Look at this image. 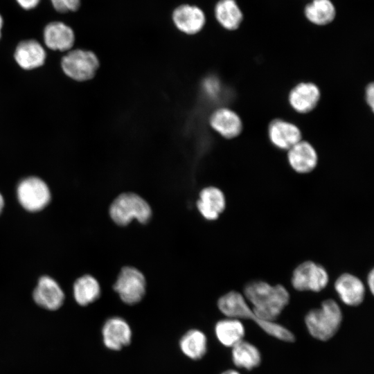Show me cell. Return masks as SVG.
Masks as SVG:
<instances>
[{
  "label": "cell",
  "mask_w": 374,
  "mask_h": 374,
  "mask_svg": "<svg viewBox=\"0 0 374 374\" xmlns=\"http://www.w3.org/2000/svg\"><path fill=\"white\" fill-rule=\"evenodd\" d=\"M244 295L253 305L254 315L265 321L274 322L290 301V294L283 285L263 281L248 284Z\"/></svg>",
  "instance_id": "obj_1"
},
{
  "label": "cell",
  "mask_w": 374,
  "mask_h": 374,
  "mask_svg": "<svg viewBox=\"0 0 374 374\" xmlns=\"http://www.w3.org/2000/svg\"><path fill=\"white\" fill-rule=\"evenodd\" d=\"M217 305L219 310L228 318L251 319L267 333L278 339L285 341H294V335L287 328L273 321H265L257 318L244 298L237 292H229L220 297Z\"/></svg>",
  "instance_id": "obj_2"
},
{
  "label": "cell",
  "mask_w": 374,
  "mask_h": 374,
  "mask_svg": "<svg viewBox=\"0 0 374 374\" xmlns=\"http://www.w3.org/2000/svg\"><path fill=\"white\" fill-rule=\"evenodd\" d=\"M342 314L339 305L332 299L321 303L320 308L310 311L305 317V324L314 338L326 341L337 332L341 322Z\"/></svg>",
  "instance_id": "obj_3"
},
{
  "label": "cell",
  "mask_w": 374,
  "mask_h": 374,
  "mask_svg": "<svg viewBox=\"0 0 374 374\" xmlns=\"http://www.w3.org/2000/svg\"><path fill=\"white\" fill-rule=\"evenodd\" d=\"M109 215L117 224L125 226L136 219L141 223L147 222L151 217L150 205L141 197L133 193H124L112 203Z\"/></svg>",
  "instance_id": "obj_4"
},
{
  "label": "cell",
  "mask_w": 374,
  "mask_h": 374,
  "mask_svg": "<svg viewBox=\"0 0 374 374\" xmlns=\"http://www.w3.org/2000/svg\"><path fill=\"white\" fill-rule=\"evenodd\" d=\"M99 65V60L93 52L79 48L69 51L61 60L64 73L79 82L92 79Z\"/></svg>",
  "instance_id": "obj_5"
},
{
  "label": "cell",
  "mask_w": 374,
  "mask_h": 374,
  "mask_svg": "<svg viewBox=\"0 0 374 374\" xmlns=\"http://www.w3.org/2000/svg\"><path fill=\"white\" fill-rule=\"evenodd\" d=\"M145 278L137 269L125 267L120 271L114 289L120 299L126 304L139 303L145 293Z\"/></svg>",
  "instance_id": "obj_6"
},
{
  "label": "cell",
  "mask_w": 374,
  "mask_h": 374,
  "mask_svg": "<svg viewBox=\"0 0 374 374\" xmlns=\"http://www.w3.org/2000/svg\"><path fill=\"white\" fill-rule=\"evenodd\" d=\"M17 193L19 203L29 211L42 210L51 199L48 186L42 179L36 177H29L21 181Z\"/></svg>",
  "instance_id": "obj_7"
},
{
  "label": "cell",
  "mask_w": 374,
  "mask_h": 374,
  "mask_svg": "<svg viewBox=\"0 0 374 374\" xmlns=\"http://www.w3.org/2000/svg\"><path fill=\"white\" fill-rule=\"evenodd\" d=\"M328 282V274L321 265L306 261L299 265L292 277L293 287L299 291L320 292Z\"/></svg>",
  "instance_id": "obj_8"
},
{
  "label": "cell",
  "mask_w": 374,
  "mask_h": 374,
  "mask_svg": "<svg viewBox=\"0 0 374 374\" xmlns=\"http://www.w3.org/2000/svg\"><path fill=\"white\" fill-rule=\"evenodd\" d=\"M102 335L103 344L107 348L118 351L131 343L132 332L130 326L124 319L113 317L105 322Z\"/></svg>",
  "instance_id": "obj_9"
},
{
  "label": "cell",
  "mask_w": 374,
  "mask_h": 374,
  "mask_svg": "<svg viewBox=\"0 0 374 374\" xmlns=\"http://www.w3.org/2000/svg\"><path fill=\"white\" fill-rule=\"evenodd\" d=\"M172 19L179 31L189 35L200 32L206 24L203 10L190 4H181L175 8L172 14Z\"/></svg>",
  "instance_id": "obj_10"
},
{
  "label": "cell",
  "mask_w": 374,
  "mask_h": 374,
  "mask_svg": "<svg viewBox=\"0 0 374 374\" xmlns=\"http://www.w3.org/2000/svg\"><path fill=\"white\" fill-rule=\"evenodd\" d=\"M75 39L72 28L62 21H51L43 30L44 44L51 50L69 51L71 50Z\"/></svg>",
  "instance_id": "obj_11"
},
{
  "label": "cell",
  "mask_w": 374,
  "mask_h": 374,
  "mask_svg": "<svg viewBox=\"0 0 374 374\" xmlns=\"http://www.w3.org/2000/svg\"><path fill=\"white\" fill-rule=\"evenodd\" d=\"M321 91L317 84L310 82H300L290 91L288 102L292 108L299 114H307L318 105Z\"/></svg>",
  "instance_id": "obj_12"
},
{
  "label": "cell",
  "mask_w": 374,
  "mask_h": 374,
  "mask_svg": "<svg viewBox=\"0 0 374 374\" xmlns=\"http://www.w3.org/2000/svg\"><path fill=\"white\" fill-rule=\"evenodd\" d=\"M268 136L271 143L283 150H288L302 140V134L299 127L283 119H274L269 123Z\"/></svg>",
  "instance_id": "obj_13"
},
{
  "label": "cell",
  "mask_w": 374,
  "mask_h": 374,
  "mask_svg": "<svg viewBox=\"0 0 374 374\" xmlns=\"http://www.w3.org/2000/svg\"><path fill=\"white\" fill-rule=\"evenodd\" d=\"M209 124L213 130L228 139L239 136L243 127L240 116L227 107L215 109L209 118Z\"/></svg>",
  "instance_id": "obj_14"
},
{
  "label": "cell",
  "mask_w": 374,
  "mask_h": 374,
  "mask_svg": "<svg viewBox=\"0 0 374 374\" xmlns=\"http://www.w3.org/2000/svg\"><path fill=\"white\" fill-rule=\"evenodd\" d=\"M287 160L296 172L308 173L317 166L318 154L310 143L301 140L287 150Z\"/></svg>",
  "instance_id": "obj_15"
},
{
  "label": "cell",
  "mask_w": 374,
  "mask_h": 374,
  "mask_svg": "<svg viewBox=\"0 0 374 374\" xmlns=\"http://www.w3.org/2000/svg\"><path fill=\"white\" fill-rule=\"evenodd\" d=\"M33 296L37 304L50 310L60 308L64 299L63 291L57 283L46 276L39 278Z\"/></svg>",
  "instance_id": "obj_16"
},
{
  "label": "cell",
  "mask_w": 374,
  "mask_h": 374,
  "mask_svg": "<svg viewBox=\"0 0 374 374\" xmlns=\"http://www.w3.org/2000/svg\"><path fill=\"white\" fill-rule=\"evenodd\" d=\"M14 57L20 67L30 70L44 63L46 53L38 41L30 39L19 42L15 50Z\"/></svg>",
  "instance_id": "obj_17"
},
{
  "label": "cell",
  "mask_w": 374,
  "mask_h": 374,
  "mask_svg": "<svg viewBox=\"0 0 374 374\" xmlns=\"http://www.w3.org/2000/svg\"><path fill=\"white\" fill-rule=\"evenodd\" d=\"M335 287L341 301L346 305L356 306L364 300L365 287L357 276L343 274L336 280Z\"/></svg>",
  "instance_id": "obj_18"
},
{
  "label": "cell",
  "mask_w": 374,
  "mask_h": 374,
  "mask_svg": "<svg viewBox=\"0 0 374 374\" xmlns=\"http://www.w3.org/2000/svg\"><path fill=\"white\" fill-rule=\"evenodd\" d=\"M225 197L221 190L214 186L204 188L199 193L197 206L207 220L217 219L225 208Z\"/></svg>",
  "instance_id": "obj_19"
},
{
  "label": "cell",
  "mask_w": 374,
  "mask_h": 374,
  "mask_svg": "<svg viewBox=\"0 0 374 374\" xmlns=\"http://www.w3.org/2000/svg\"><path fill=\"white\" fill-rule=\"evenodd\" d=\"M181 353L189 359H202L207 351V338L199 329H190L183 335L179 340Z\"/></svg>",
  "instance_id": "obj_20"
},
{
  "label": "cell",
  "mask_w": 374,
  "mask_h": 374,
  "mask_svg": "<svg viewBox=\"0 0 374 374\" xmlns=\"http://www.w3.org/2000/svg\"><path fill=\"white\" fill-rule=\"evenodd\" d=\"M215 333L222 345L233 347L242 340L244 328L242 323L237 319L228 318L219 321L216 323Z\"/></svg>",
  "instance_id": "obj_21"
},
{
  "label": "cell",
  "mask_w": 374,
  "mask_h": 374,
  "mask_svg": "<svg viewBox=\"0 0 374 374\" xmlns=\"http://www.w3.org/2000/svg\"><path fill=\"white\" fill-rule=\"evenodd\" d=\"M215 16L219 24L229 30L237 29L242 13L235 0H220L215 7Z\"/></svg>",
  "instance_id": "obj_22"
},
{
  "label": "cell",
  "mask_w": 374,
  "mask_h": 374,
  "mask_svg": "<svg viewBox=\"0 0 374 374\" xmlns=\"http://www.w3.org/2000/svg\"><path fill=\"white\" fill-rule=\"evenodd\" d=\"M232 359L236 366L251 370L260 364L261 357L256 347L241 340L232 347Z\"/></svg>",
  "instance_id": "obj_23"
},
{
  "label": "cell",
  "mask_w": 374,
  "mask_h": 374,
  "mask_svg": "<svg viewBox=\"0 0 374 374\" xmlns=\"http://www.w3.org/2000/svg\"><path fill=\"white\" fill-rule=\"evenodd\" d=\"M73 294L79 305H87L99 297L100 294L99 283L93 276L84 275L75 282Z\"/></svg>",
  "instance_id": "obj_24"
},
{
  "label": "cell",
  "mask_w": 374,
  "mask_h": 374,
  "mask_svg": "<svg viewBox=\"0 0 374 374\" xmlns=\"http://www.w3.org/2000/svg\"><path fill=\"white\" fill-rule=\"evenodd\" d=\"M335 8L330 0H313L305 9L308 19L317 25H326L335 17Z\"/></svg>",
  "instance_id": "obj_25"
},
{
  "label": "cell",
  "mask_w": 374,
  "mask_h": 374,
  "mask_svg": "<svg viewBox=\"0 0 374 374\" xmlns=\"http://www.w3.org/2000/svg\"><path fill=\"white\" fill-rule=\"evenodd\" d=\"M50 1L53 8L60 13L75 12L81 5V0H50Z\"/></svg>",
  "instance_id": "obj_26"
},
{
  "label": "cell",
  "mask_w": 374,
  "mask_h": 374,
  "mask_svg": "<svg viewBox=\"0 0 374 374\" xmlns=\"http://www.w3.org/2000/svg\"><path fill=\"white\" fill-rule=\"evenodd\" d=\"M205 87L206 91L211 95H216L220 91V84L219 82L215 79H208L207 80Z\"/></svg>",
  "instance_id": "obj_27"
},
{
  "label": "cell",
  "mask_w": 374,
  "mask_h": 374,
  "mask_svg": "<svg viewBox=\"0 0 374 374\" xmlns=\"http://www.w3.org/2000/svg\"><path fill=\"white\" fill-rule=\"evenodd\" d=\"M15 1L22 9L30 10L35 8L41 0H15Z\"/></svg>",
  "instance_id": "obj_28"
},
{
  "label": "cell",
  "mask_w": 374,
  "mask_h": 374,
  "mask_svg": "<svg viewBox=\"0 0 374 374\" xmlns=\"http://www.w3.org/2000/svg\"><path fill=\"white\" fill-rule=\"evenodd\" d=\"M365 97L367 104L369 105L370 108L373 110L374 107V85L373 83L369 84L366 89L365 93Z\"/></svg>",
  "instance_id": "obj_29"
},
{
  "label": "cell",
  "mask_w": 374,
  "mask_h": 374,
  "mask_svg": "<svg viewBox=\"0 0 374 374\" xmlns=\"http://www.w3.org/2000/svg\"><path fill=\"white\" fill-rule=\"evenodd\" d=\"M368 285L370 289V291L373 294L374 291V271L372 269L368 275Z\"/></svg>",
  "instance_id": "obj_30"
},
{
  "label": "cell",
  "mask_w": 374,
  "mask_h": 374,
  "mask_svg": "<svg viewBox=\"0 0 374 374\" xmlns=\"http://www.w3.org/2000/svg\"><path fill=\"white\" fill-rule=\"evenodd\" d=\"M221 374H240V373L235 370H227V371H224Z\"/></svg>",
  "instance_id": "obj_31"
},
{
  "label": "cell",
  "mask_w": 374,
  "mask_h": 374,
  "mask_svg": "<svg viewBox=\"0 0 374 374\" xmlns=\"http://www.w3.org/2000/svg\"><path fill=\"white\" fill-rule=\"evenodd\" d=\"M3 26V18L2 15L0 14V39L1 37V30Z\"/></svg>",
  "instance_id": "obj_32"
},
{
  "label": "cell",
  "mask_w": 374,
  "mask_h": 374,
  "mask_svg": "<svg viewBox=\"0 0 374 374\" xmlns=\"http://www.w3.org/2000/svg\"><path fill=\"white\" fill-rule=\"evenodd\" d=\"M3 205H4L3 198L2 195L0 193V213H1V211H2V209H3Z\"/></svg>",
  "instance_id": "obj_33"
}]
</instances>
